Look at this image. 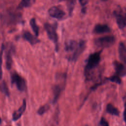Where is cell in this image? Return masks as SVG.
Instances as JSON below:
<instances>
[{"mask_svg":"<svg viewBox=\"0 0 126 126\" xmlns=\"http://www.w3.org/2000/svg\"><path fill=\"white\" fill-rule=\"evenodd\" d=\"M0 91L7 96H8L10 94L9 90L6 85V83L4 81H3L0 84Z\"/></svg>","mask_w":126,"mask_h":126,"instance_id":"obj_19","label":"cell"},{"mask_svg":"<svg viewBox=\"0 0 126 126\" xmlns=\"http://www.w3.org/2000/svg\"></svg>","mask_w":126,"mask_h":126,"instance_id":"obj_28","label":"cell"},{"mask_svg":"<svg viewBox=\"0 0 126 126\" xmlns=\"http://www.w3.org/2000/svg\"><path fill=\"white\" fill-rule=\"evenodd\" d=\"M1 118H0V124H1Z\"/></svg>","mask_w":126,"mask_h":126,"instance_id":"obj_27","label":"cell"},{"mask_svg":"<svg viewBox=\"0 0 126 126\" xmlns=\"http://www.w3.org/2000/svg\"><path fill=\"white\" fill-rule=\"evenodd\" d=\"M75 3V0H69L67 1V9H68L69 15L70 16L71 15L72 13L73 10V9L74 8Z\"/></svg>","mask_w":126,"mask_h":126,"instance_id":"obj_20","label":"cell"},{"mask_svg":"<svg viewBox=\"0 0 126 126\" xmlns=\"http://www.w3.org/2000/svg\"><path fill=\"white\" fill-rule=\"evenodd\" d=\"M44 28L48 37L54 43L56 47V50L58 51L59 49V44L58 36L56 32V27L54 25L49 23H45L44 24Z\"/></svg>","mask_w":126,"mask_h":126,"instance_id":"obj_3","label":"cell"},{"mask_svg":"<svg viewBox=\"0 0 126 126\" xmlns=\"http://www.w3.org/2000/svg\"><path fill=\"white\" fill-rule=\"evenodd\" d=\"M27 107V102L25 99L23 100V103L20 107L17 110L15 111L12 114V120L14 121H17L19 118H21L22 114L25 111Z\"/></svg>","mask_w":126,"mask_h":126,"instance_id":"obj_9","label":"cell"},{"mask_svg":"<svg viewBox=\"0 0 126 126\" xmlns=\"http://www.w3.org/2000/svg\"><path fill=\"white\" fill-rule=\"evenodd\" d=\"M4 49V46L2 44L1 46V49L0 52V80H1L2 76V56L3 53V51Z\"/></svg>","mask_w":126,"mask_h":126,"instance_id":"obj_23","label":"cell"},{"mask_svg":"<svg viewBox=\"0 0 126 126\" xmlns=\"http://www.w3.org/2000/svg\"><path fill=\"white\" fill-rule=\"evenodd\" d=\"M106 111L107 113L112 115H115L117 116L119 115V113H120L118 109L111 103H109L107 104L106 106Z\"/></svg>","mask_w":126,"mask_h":126,"instance_id":"obj_15","label":"cell"},{"mask_svg":"<svg viewBox=\"0 0 126 126\" xmlns=\"http://www.w3.org/2000/svg\"><path fill=\"white\" fill-rule=\"evenodd\" d=\"M116 38L113 35H107L97 38L94 40V43L99 48H108L113 45Z\"/></svg>","mask_w":126,"mask_h":126,"instance_id":"obj_2","label":"cell"},{"mask_svg":"<svg viewBox=\"0 0 126 126\" xmlns=\"http://www.w3.org/2000/svg\"><path fill=\"white\" fill-rule=\"evenodd\" d=\"M86 48V42L83 40H81L78 42V44L74 51L70 54L68 59L70 61L75 62L78 59L80 55L83 52Z\"/></svg>","mask_w":126,"mask_h":126,"instance_id":"obj_5","label":"cell"},{"mask_svg":"<svg viewBox=\"0 0 126 126\" xmlns=\"http://www.w3.org/2000/svg\"><path fill=\"white\" fill-rule=\"evenodd\" d=\"M111 31L110 28L105 24H96L93 30V32L96 34H101L109 32Z\"/></svg>","mask_w":126,"mask_h":126,"instance_id":"obj_10","label":"cell"},{"mask_svg":"<svg viewBox=\"0 0 126 126\" xmlns=\"http://www.w3.org/2000/svg\"><path fill=\"white\" fill-rule=\"evenodd\" d=\"M78 44V42L75 40H68L65 43V50L66 52H72V53L76 49Z\"/></svg>","mask_w":126,"mask_h":126,"instance_id":"obj_14","label":"cell"},{"mask_svg":"<svg viewBox=\"0 0 126 126\" xmlns=\"http://www.w3.org/2000/svg\"><path fill=\"white\" fill-rule=\"evenodd\" d=\"M113 65L117 75L119 77H124L126 75V66L123 63L115 61L113 63Z\"/></svg>","mask_w":126,"mask_h":126,"instance_id":"obj_8","label":"cell"},{"mask_svg":"<svg viewBox=\"0 0 126 126\" xmlns=\"http://www.w3.org/2000/svg\"><path fill=\"white\" fill-rule=\"evenodd\" d=\"M114 15L116 17V22L119 29H123L126 27V13L122 11H115Z\"/></svg>","mask_w":126,"mask_h":126,"instance_id":"obj_7","label":"cell"},{"mask_svg":"<svg viewBox=\"0 0 126 126\" xmlns=\"http://www.w3.org/2000/svg\"><path fill=\"white\" fill-rule=\"evenodd\" d=\"M50 108V106L48 104H45L42 106H41L37 111V113L40 115H42L46 113Z\"/></svg>","mask_w":126,"mask_h":126,"instance_id":"obj_21","label":"cell"},{"mask_svg":"<svg viewBox=\"0 0 126 126\" xmlns=\"http://www.w3.org/2000/svg\"><path fill=\"white\" fill-rule=\"evenodd\" d=\"M107 79L109 80L111 82H114V83L118 84H120L122 82L120 77L119 76L117 75L116 74L108 78Z\"/></svg>","mask_w":126,"mask_h":126,"instance_id":"obj_22","label":"cell"},{"mask_svg":"<svg viewBox=\"0 0 126 126\" xmlns=\"http://www.w3.org/2000/svg\"><path fill=\"white\" fill-rule=\"evenodd\" d=\"M79 2L80 3V4L83 7H84L87 4V3L88 2V0H80Z\"/></svg>","mask_w":126,"mask_h":126,"instance_id":"obj_26","label":"cell"},{"mask_svg":"<svg viewBox=\"0 0 126 126\" xmlns=\"http://www.w3.org/2000/svg\"><path fill=\"white\" fill-rule=\"evenodd\" d=\"M34 0H22L17 6L18 9H22L24 7H28L31 6L34 2Z\"/></svg>","mask_w":126,"mask_h":126,"instance_id":"obj_17","label":"cell"},{"mask_svg":"<svg viewBox=\"0 0 126 126\" xmlns=\"http://www.w3.org/2000/svg\"><path fill=\"white\" fill-rule=\"evenodd\" d=\"M48 13L51 17L58 20L63 19L65 15L63 10L56 6L50 7L48 10Z\"/></svg>","mask_w":126,"mask_h":126,"instance_id":"obj_6","label":"cell"},{"mask_svg":"<svg viewBox=\"0 0 126 126\" xmlns=\"http://www.w3.org/2000/svg\"><path fill=\"white\" fill-rule=\"evenodd\" d=\"M100 126H109L108 122L104 118H101L100 121Z\"/></svg>","mask_w":126,"mask_h":126,"instance_id":"obj_24","label":"cell"},{"mask_svg":"<svg viewBox=\"0 0 126 126\" xmlns=\"http://www.w3.org/2000/svg\"><path fill=\"white\" fill-rule=\"evenodd\" d=\"M12 48L10 49H9L7 51V52L6 53V67L8 69H10L11 67L12 64Z\"/></svg>","mask_w":126,"mask_h":126,"instance_id":"obj_16","label":"cell"},{"mask_svg":"<svg viewBox=\"0 0 126 126\" xmlns=\"http://www.w3.org/2000/svg\"><path fill=\"white\" fill-rule=\"evenodd\" d=\"M64 85H61V84H57L54 86L53 88V103H56L58 101L60 94H61L62 91H63Z\"/></svg>","mask_w":126,"mask_h":126,"instance_id":"obj_11","label":"cell"},{"mask_svg":"<svg viewBox=\"0 0 126 126\" xmlns=\"http://www.w3.org/2000/svg\"><path fill=\"white\" fill-rule=\"evenodd\" d=\"M23 37L25 40L28 41L32 45L35 44L40 41V40L36 37V36L32 35L29 31L24 32L23 35Z\"/></svg>","mask_w":126,"mask_h":126,"instance_id":"obj_13","label":"cell"},{"mask_svg":"<svg viewBox=\"0 0 126 126\" xmlns=\"http://www.w3.org/2000/svg\"><path fill=\"white\" fill-rule=\"evenodd\" d=\"M12 84H15L17 89L20 91H25L26 88V83L25 79L16 72L13 73L11 75Z\"/></svg>","mask_w":126,"mask_h":126,"instance_id":"obj_4","label":"cell"},{"mask_svg":"<svg viewBox=\"0 0 126 126\" xmlns=\"http://www.w3.org/2000/svg\"><path fill=\"white\" fill-rule=\"evenodd\" d=\"M30 24L34 32L35 35H36V36H37L39 34V27L36 24L35 18H32L31 19V20L30 21Z\"/></svg>","mask_w":126,"mask_h":126,"instance_id":"obj_18","label":"cell"},{"mask_svg":"<svg viewBox=\"0 0 126 126\" xmlns=\"http://www.w3.org/2000/svg\"><path fill=\"white\" fill-rule=\"evenodd\" d=\"M100 54L101 52H97L89 56L84 70L85 76L87 79L89 80L93 78V71L97 66L100 62Z\"/></svg>","mask_w":126,"mask_h":126,"instance_id":"obj_1","label":"cell"},{"mask_svg":"<svg viewBox=\"0 0 126 126\" xmlns=\"http://www.w3.org/2000/svg\"><path fill=\"white\" fill-rule=\"evenodd\" d=\"M118 53L121 61L126 65V46L123 42H120L119 43Z\"/></svg>","mask_w":126,"mask_h":126,"instance_id":"obj_12","label":"cell"},{"mask_svg":"<svg viewBox=\"0 0 126 126\" xmlns=\"http://www.w3.org/2000/svg\"><path fill=\"white\" fill-rule=\"evenodd\" d=\"M124 119L126 123V100L125 103V109L124 111Z\"/></svg>","mask_w":126,"mask_h":126,"instance_id":"obj_25","label":"cell"}]
</instances>
